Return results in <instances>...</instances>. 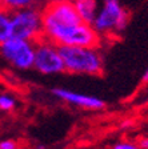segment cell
I'll return each mask as SVG.
<instances>
[{
    "label": "cell",
    "instance_id": "3957f363",
    "mask_svg": "<svg viewBox=\"0 0 148 149\" xmlns=\"http://www.w3.org/2000/svg\"><path fill=\"white\" fill-rule=\"evenodd\" d=\"M43 35L41 13L35 9H20L11 16V37L36 41Z\"/></svg>",
    "mask_w": 148,
    "mask_h": 149
},
{
    "label": "cell",
    "instance_id": "9a60e30c",
    "mask_svg": "<svg viewBox=\"0 0 148 149\" xmlns=\"http://www.w3.org/2000/svg\"><path fill=\"white\" fill-rule=\"evenodd\" d=\"M143 80H144V81H148V68H147V71L144 72V77H143Z\"/></svg>",
    "mask_w": 148,
    "mask_h": 149
},
{
    "label": "cell",
    "instance_id": "8992f818",
    "mask_svg": "<svg viewBox=\"0 0 148 149\" xmlns=\"http://www.w3.org/2000/svg\"><path fill=\"white\" fill-rule=\"evenodd\" d=\"M0 52L7 61L19 69L34 67L35 45H32V41L9 37L0 44Z\"/></svg>",
    "mask_w": 148,
    "mask_h": 149
},
{
    "label": "cell",
    "instance_id": "5bb4252c",
    "mask_svg": "<svg viewBox=\"0 0 148 149\" xmlns=\"http://www.w3.org/2000/svg\"><path fill=\"white\" fill-rule=\"evenodd\" d=\"M140 148L142 149H148V139H144L140 141Z\"/></svg>",
    "mask_w": 148,
    "mask_h": 149
},
{
    "label": "cell",
    "instance_id": "277c9868",
    "mask_svg": "<svg viewBox=\"0 0 148 149\" xmlns=\"http://www.w3.org/2000/svg\"><path fill=\"white\" fill-rule=\"evenodd\" d=\"M128 23V13L117 0H104L102 9L97 12L92 27L99 35L108 32H120Z\"/></svg>",
    "mask_w": 148,
    "mask_h": 149
},
{
    "label": "cell",
    "instance_id": "e0dca14e",
    "mask_svg": "<svg viewBox=\"0 0 148 149\" xmlns=\"http://www.w3.org/2000/svg\"><path fill=\"white\" fill-rule=\"evenodd\" d=\"M3 3H4V0H0V7H3Z\"/></svg>",
    "mask_w": 148,
    "mask_h": 149
},
{
    "label": "cell",
    "instance_id": "4fadbf2b",
    "mask_svg": "<svg viewBox=\"0 0 148 149\" xmlns=\"http://www.w3.org/2000/svg\"><path fill=\"white\" fill-rule=\"evenodd\" d=\"M114 149H140V148L132 143H120V144H116L114 146Z\"/></svg>",
    "mask_w": 148,
    "mask_h": 149
},
{
    "label": "cell",
    "instance_id": "7a4b0ae2",
    "mask_svg": "<svg viewBox=\"0 0 148 149\" xmlns=\"http://www.w3.org/2000/svg\"><path fill=\"white\" fill-rule=\"evenodd\" d=\"M59 53L69 73L99 74L103 71V59L95 47L59 45Z\"/></svg>",
    "mask_w": 148,
    "mask_h": 149
},
{
    "label": "cell",
    "instance_id": "9c48e42d",
    "mask_svg": "<svg viewBox=\"0 0 148 149\" xmlns=\"http://www.w3.org/2000/svg\"><path fill=\"white\" fill-rule=\"evenodd\" d=\"M7 11L0 7V44L11 37V15Z\"/></svg>",
    "mask_w": 148,
    "mask_h": 149
},
{
    "label": "cell",
    "instance_id": "30bf717a",
    "mask_svg": "<svg viewBox=\"0 0 148 149\" xmlns=\"http://www.w3.org/2000/svg\"><path fill=\"white\" fill-rule=\"evenodd\" d=\"M32 3H34V0H4L3 8L20 11V9L28 8Z\"/></svg>",
    "mask_w": 148,
    "mask_h": 149
},
{
    "label": "cell",
    "instance_id": "8fae6325",
    "mask_svg": "<svg viewBox=\"0 0 148 149\" xmlns=\"http://www.w3.org/2000/svg\"><path fill=\"white\" fill-rule=\"evenodd\" d=\"M16 105V100L11 95H0V111H12Z\"/></svg>",
    "mask_w": 148,
    "mask_h": 149
},
{
    "label": "cell",
    "instance_id": "7c38bea8",
    "mask_svg": "<svg viewBox=\"0 0 148 149\" xmlns=\"http://www.w3.org/2000/svg\"><path fill=\"white\" fill-rule=\"evenodd\" d=\"M16 143L12 140H4L0 143V149H16Z\"/></svg>",
    "mask_w": 148,
    "mask_h": 149
},
{
    "label": "cell",
    "instance_id": "2e32d148",
    "mask_svg": "<svg viewBox=\"0 0 148 149\" xmlns=\"http://www.w3.org/2000/svg\"><path fill=\"white\" fill-rule=\"evenodd\" d=\"M37 149H46V146L44 145H37Z\"/></svg>",
    "mask_w": 148,
    "mask_h": 149
},
{
    "label": "cell",
    "instance_id": "52a82bcc",
    "mask_svg": "<svg viewBox=\"0 0 148 149\" xmlns=\"http://www.w3.org/2000/svg\"><path fill=\"white\" fill-rule=\"evenodd\" d=\"M52 93L60 100H64L69 104H74V105L81 107L86 109H102L104 107V101L96 96L72 92V91H67L64 88H55V89H52Z\"/></svg>",
    "mask_w": 148,
    "mask_h": 149
},
{
    "label": "cell",
    "instance_id": "6da1fadb",
    "mask_svg": "<svg viewBox=\"0 0 148 149\" xmlns=\"http://www.w3.org/2000/svg\"><path fill=\"white\" fill-rule=\"evenodd\" d=\"M41 36L56 45L96 47L99 33L86 24L74 7L72 0H52L41 13Z\"/></svg>",
    "mask_w": 148,
    "mask_h": 149
},
{
    "label": "cell",
    "instance_id": "5b68a950",
    "mask_svg": "<svg viewBox=\"0 0 148 149\" xmlns=\"http://www.w3.org/2000/svg\"><path fill=\"white\" fill-rule=\"evenodd\" d=\"M34 68L44 74H55L64 72L62 56L59 53V45L46 37H39L35 41Z\"/></svg>",
    "mask_w": 148,
    "mask_h": 149
},
{
    "label": "cell",
    "instance_id": "ba28073f",
    "mask_svg": "<svg viewBox=\"0 0 148 149\" xmlns=\"http://www.w3.org/2000/svg\"><path fill=\"white\" fill-rule=\"evenodd\" d=\"M72 3L83 23L92 25L97 15V1L96 0H72Z\"/></svg>",
    "mask_w": 148,
    "mask_h": 149
}]
</instances>
